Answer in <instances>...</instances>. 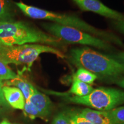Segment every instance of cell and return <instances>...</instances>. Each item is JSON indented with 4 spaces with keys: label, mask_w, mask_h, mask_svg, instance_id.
Here are the masks:
<instances>
[{
    "label": "cell",
    "mask_w": 124,
    "mask_h": 124,
    "mask_svg": "<svg viewBox=\"0 0 124 124\" xmlns=\"http://www.w3.org/2000/svg\"><path fill=\"white\" fill-rule=\"evenodd\" d=\"M29 43H39L64 51L66 44L59 39L29 26L25 23L0 22V45L10 46Z\"/></svg>",
    "instance_id": "6da1fadb"
},
{
    "label": "cell",
    "mask_w": 124,
    "mask_h": 124,
    "mask_svg": "<svg viewBox=\"0 0 124 124\" xmlns=\"http://www.w3.org/2000/svg\"><path fill=\"white\" fill-rule=\"evenodd\" d=\"M68 58L72 64L96 75L117 77L124 74V64L89 47L72 48L70 51Z\"/></svg>",
    "instance_id": "7a4b0ae2"
},
{
    "label": "cell",
    "mask_w": 124,
    "mask_h": 124,
    "mask_svg": "<svg viewBox=\"0 0 124 124\" xmlns=\"http://www.w3.org/2000/svg\"><path fill=\"white\" fill-rule=\"evenodd\" d=\"M15 5L25 15L30 18L49 20L62 25L75 28L97 37H99L100 38H102V39H103L106 41L108 40L121 44L120 40L116 36L105 31L97 29L85 22L84 20L75 16L50 12L33 6L28 5L21 2H15Z\"/></svg>",
    "instance_id": "3957f363"
},
{
    "label": "cell",
    "mask_w": 124,
    "mask_h": 124,
    "mask_svg": "<svg viewBox=\"0 0 124 124\" xmlns=\"http://www.w3.org/2000/svg\"><path fill=\"white\" fill-rule=\"evenodd\" d=\"M51 53L60 58H64V54L53 46L40 44H23L0 47V60L5 64H28L31 66L40 54Z\"/></svg>",
    "instance_id": "277c9868"
},
{
    "label": "cell",
    "mask_w": 124,
    "mask_h": 124,
    "mask_svg": "<svg viewBox=\"0 0 124 124\" xmlns=\"http://www.w3.org/2000/svg\"><path fill=\"white\" fill-rule=\"evenodd\" d=\"M65 100L71 103L85 105L100 111H110L124 103V91L108 87L94 89L84 97L72 96L65 97Z\"/></svg>",
    "instance_id": "5b68a950"
},
{
    "label": "cell",
    "mask_w": 124,
    "mask_h": 124,
    "mask_svg": "<svg viewBox=\"0 0 124 124\" xmlns=\"http://www.w3.org/2000/svg\"><path fill=\"white\" fill-rule=\"evenodd\" d=\"M43 27L50 35L66 43H75L94 46L105 51L110 50L111 46L106 40L92 35L75 28L56 23H46Z\"/></svg>",
    "instance_id": "8992f818"
},
{
    "label": "cell",
    "mask_w": 124,
    "mask_h": 124,
    "mask_svg": "<svg viewBox=\"0 0 124 124\" xmlns=\"http://www.w3.org/2000/svg\"><path fill=\"white\" fill-rule=\"evenodd\" d=\"M72 1L83 11L94 12L102 16L116 20L117 21L124 20V16L122 14L106 7L99 0H72Z\"/></svg>",
    "instance_id": "52a82bcc"
},
{
    "label": "cell",
    "mask_w": 124,
    "mask_h": 124,
    "mask_svg": "<svg viewBox=\"0 0 124 124\" xmlns=\"http://www.w3.org/2000/svg\"><path fill=\"white\" fill-rule=\"evenodd\" d=\"M79 113L93 124H120L113 118L110 111L95 110L86 108Z\"/></svg>",
    "instance_id": "ba28073f"
},
{
    "label": "cell",
    "mask_w": 124,
    "mask_h": 124,
    "mask_svg": "<svg viewBox=\"0 0 124 124\" xmlns=\"http://www.w3.org/2000/svg\"><path fill=\"white\" fill-rule=\"evenodd\" d=\"M29 101L37 108L40 113V118L44 119L49 116L52 110V103L48 96L36 89Z\"/></svg>",
    "instance_id": "9c48e42d"
},
{
    "label": "cell",
    "mask_w": 124,
    "mask_h": 124,
    "mask_svg": "<svg viewBox=\"0 0 124 124\" xmlns=\"http://www.w3.org/2000/svg\"><path fill=\"white\" fill-rule=\"evenodd\" d=\"M6 101L16 109L23 110L25 100L22 92L16 87L4 86L2 89Z\"/></svg>",
    "instance_id": "30bf717a"
},
{
    "label": "cell",
    "mask_w": 124,
    "mask_h": 124,
    "mask_svg": "<svg viewBox=\"0 0 124 124\" xmlns=\"http://www.w3.org/2000/svg\"><path fill=\"white\" fill-rule=\"evenodd\" d=\"M4 86H13L18 88L22 92L25 101L29 100L30 97L36 89L30 82L24 79L21 78L19 76L13 79L7 80L4 83Z\"/></svg>",
    "instance_id": "8fae6325"
},
{
    "label": "cell",
    "mask_w": 124,
    "mask_h": 124,
    "mask_svg": "<svg viewBox=\"0 0 124 124\" xmlns=\"http://www.w3.org/2000/svg\"><path fill=\"white\" fill-rule=\"evenodd\" d=\"M94 89L90 85L73 78V81L70 90V93L77 97H84L90 94Z\"/></svg>",
    "instance_id": "7c38bea8"
},
{
    "label": "cell",
    "mask_w": 124,
    "mask_h": 124,
    "mask_svg": "<svg viewBox=\"0 0 124 124\" xmlns=\"http://www.w3.org/2000/svg\"><path fill=\"white\" fill-rule=\"evenodd\" d=\"M74 78L88 85H91L97 79L98 76L86 69L79 68Z\"/></svg>",
    "instance_id": "4fadbf2b"
},
{
    "label": "cell",
    "mask_w": 124,
    "mask_h": 124,
    "mask_svg": "<svg viewBox=\"0 0 124 124\" xmlns=\"http://www.w3.org/2000/svg\"><path fill=\"white\" fill-rule=\"evenodd\" d=\"M13 15L11 0H0V22L8 21Z\"/></svg>",
    "instance_id": "5bb4252c"
},
{
    "label": "cell",
    "mask_w": 124,
    "mask_h": 124,
    "mask_svg": "<svg viewBox=\"0 0 124 124\" xmlns=\"http://www.w3.org/2000/svg\"><path fill=\"white\" fill-rule=\"evenodd\" d=\"M18 77L17 74L13 72L7 64L0 60V80H9L16 78Z\"/></svg>",
    "instance_id": "9a60e30c"
},
{
    "label": "cell",
    "mask_w": 124,
    "mask_h": 124,
    "mask_svg": "<svg viewBox=\"0 0 124 124\" xmlns=\"http://www.w3.org/2000/svg\"><path fill=\"white\" fill-rule=\"evenodd\" d=\"M23 110L24 116L29 118L31 120H35L37 117L40 118V113L38 109L30 101H26Z\"/></svg>",
    "instance_id": "2e32d148"
},
{
    "label": "cell",
    "mask_w": 124,
    "mask_h": 124,
    "mask_svg": "<svg viewBox=\"0 0 124 124\" xmlns=\"http://www.w3.org/2000/svg\"><path fill=\"white\" fill-rule=\"evenodd\" d=\"M66 112L69 116L71 124H93L80 115L79 111H68Z\"/></svg>",
    "instance_id": "e0dca14e"
},
{
    "label": "cell",
    "mask_w": 124,
    "mask_h": 124,
    "mask_svg": "<svg viewBox=\"0 0 124 124\" xmlns=\"http://www.w3.org/2000/svg\"><path fill=\"white\" fill-rule=\"evenodd\" d=\"M113 118L120 124H124V106L110 110Z\"/></svg>",
    "instance_id": "ac0fdd59"
},
{
    "label": "cell",
    "mask_w": 124,
    "mask_h": 124,
    "mask_svg": "<svg viewBox=\"0 0 124 124\" xmlns=\"http://www.w3.org/2000/svg\"><path fill=\"white\" fill-rule=\"evenodd\" d=\"M52 124H71L66 111L60 112L54 117Z\"/></svg>",
    "instance_id": "d6986e66"
},
{
    "label": "cell",
    "mask_w": 124,
    "mask_h": 124,
    "mask_svg": "<svg viewBox=\"0 0 124 124\" xmlns=\"http://www.w3.org/2000/svg\"><path fill=\"white\" fill-rule=\"evenodd\" d=\"M9 108V104L6 101L3 93H0V114L4 112Z\"/></svg>",
    "instance_id": "ffe728a7"
},
{
    "label": "cell",
    "mask_w": 124,
    "mask_h": 124,
    "mask_svg": "<svg viewBox=\"0 0 124 124\" xmlns=\"http://www.w3.org/2000/svg\"><path fill=\"white\" fill-rule=\"evenodd\" d=\"M115 25L116 28L121 32L124 33V21H117Z\"/></svg>",
    "instance_id": "44dd1931"
},
{
    "label": "cell",
    "mask_w": 124,
    "mask_h": 124,
    "mask_svg": "<svg viewBox=\"0 0 124 124\" xmlns=\"http://www.w3.org/2000/svg\"><path fill=\"white\" fill-rule=\"evenodd\" d=\"M117 59L118 61L124 64V52H122L117 55Z\"/></svg>",
    "instance_id": "7402d4cb"
},
{
    "label": "cell",
    "mask_w": 124,
    "mask_h": 124,
    "mask_svg": "<svg viewBox=\"0 0 124 124\" xmlns=\"http://www.w3.org/2000/svg\"><path fill=\"white\" fill-rule=\"evenodd\" d=\"M116 83L118 86H119L121 87L124 89V79H122L118 80L117 81H116Z\"/></svg>",
    "instance_id": "603a6c76"
},
{
    "label": "cell",
    "mask_w": 124,
    "mask_h": 124,
    "mask_svg": "<svg viewBox=\"0 0 124 124\" xmlns=\"http://www.w3.org/2000/svg\"><path fill=\"white\" fill-rule=\"evenodd\" d=\"M4 86V83L2 82V80H0V93L2 92V89L3 86Z\"/></svg>",
    "instance_id": "cb8c5ba5"
},
{
    "label": "cell",
    "mask_w": 124,
    "mask_h": 124,
    "mask_svg": "<svg viewBox=\"0 0 124 124\" xmlns=\"http://www.w3.org/2000/svg\"><path fill=\"white\" fill-rule=\"evenodd\" d=\"M0 124H11V123H10V122H9L8 120H5L4 121H2L0 123Z\"/></svg>",
    "instance_id": "d4e9b609"
},
{
    "label": "cell",
    "mask_w": 124,
    "mask_h": 124,
    "mask_svg": "<svg viewBox=\"0 0 124 124\" xmlns=\"http://www.w3.org/2000/svg\"><path fill=\"white\" fill-rule=\"evenodd\" d=\"M1 46H1V45H0V47H1Z\"/></svg>",
    "instance_id": "484cf974"
},
{
    "label": "cell",
    "mask_w": 124,
    "mask_h": 124,
    "mask_svg": "<svg viewBox=\"0 0 124 124\" xmlns=\"http://www.w3.org/2000/svg\"></svg>",
    "instance_id": "4316f807"
}]
</instances>
